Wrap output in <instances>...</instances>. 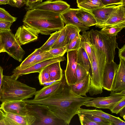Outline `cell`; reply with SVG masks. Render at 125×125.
I'll use <instances>...</instances> for the list:
<instances>
[{
    "instance_id": "cell-21",
    "label": "cell",
    "mask_w": 125,
    "mask_h": 125,
    "mask_svg": "<svg viewBox=\"0 0 125 125\" xmlns=\"http://www.w3.org/2000/svg\"><path fill=\"white\" fill-rule=\"evenodd\" d=\"M91 76L89 73L82 80L71 85L72 91L78 95L87 96L86 94L89 92L90 87Z\"/></svg>"
},
{
    "instance_id": "cell-50",
    "label": "cell",
    "mask_w": 125,
    "mask_h": 125,
    "mask_svg": "<svg viewBox=\"0 0 125 125\" xmlns=\"http://www.w3.org/2000/svg\"><path fill=\"white\" fill-rule=\"evenodd\" d=\"M5 52L4 45L1 42L0 37V53Z\"/></svg>"
},
{
    "instance_id": "cell-48",
    "label": "cell",
    "mask_w": 125,
    "mask_h": 125,
    "mask_svg": "<svg viewBox=\"0 0 125 125\" xmlns=\"http://www.w3.org/2000/svg\"><path fill=\"white\" fill-rule=\"evenodd\" d=\"M3 69L0 65V99L1 97L2 86V79L3 76Z\"/></svg>"
},
{
    "instance_id": "cell-20",
    "label": "cell",
    "mask_w": 125,
    "mask_h": 125,
    "mask_svg": "<svg viewBox=\"0 0 125 125\" xmlns=\"http://www.w3.org/2000/svg\"><path fill=\"white\" fill-rule=\"evenodd\" d=\"M63 81V77L61 81L55 82L50 84L44 86L42 89L36 91L34 94L35 97L33 99L40 100L48 97L59 88Z\"/></svg>"
},
{
    "instance_id": "cell-29",
    "label": "cell",
    "mask_w": 125,
    "mask_h": 125,
    "mask_svg": "<svg viewBox=\"0 0 125 125\" xmlns=\"http://www.w3.org/2000/svg\"><path fill=\"white\" fill-rule=\"evenodd\" d=\"M125 27V23H122L104 26L102 28L100 31L109 36H116L118 33Z\"/></svg>"
},
{
    "instance_id": "cell-57",
    "label": "cell",
    "mask_w": 125,
    "mask_h": 125,
    "mask_svg": "<svg viewBox=\"0 0 125 125\" xmlns=\"http://www.w3.org/2000/svg\"></svg>"
},
{
    "instance_id": "cell-18",
    "label": "cell",
    "mask_w": 125,
    "mask_h": 125,
    "mask_svg": "<svg viewBox=\"0 0 125 125\" xmlns=\"http://www.w3.org/2000/svg\"><path fill=\"white\" fill-rule=\"evenodd\" d=\"M6 125H32L35 120L33 116L28 114L22 116L9 112H4Z\"/></svg>"
},
{
    "instance_id": "cell-56",
    "label": "cell",
    "mask_w": 125,
    "mask_h": 125,
    "mask_svg": "<svg viewBox=\"0 0 125 125\" xmlns=\"http://www.w3.org/2000/svg\"><path fill=\"white\" fill-rule=\"evenodd\" d=\"M1 110V108L0 107V110Z\"/></svg>"
},
{
    "instance_id": "cell-55",
    "label": "cell",
    "mask_w": 125,
    "mask_h": 125,
    "mask_svg": "<svg viewBox=\"0 0 125 125\" xmlns=\"http://www.w3.org/2000/svg\"><path fill=\"white\" fill-rule=\"evenodd\" d=\"M121 4L123 6H125V0H121Z\"/></svg>"
},
{
    "instance_id": "cell-47",
    "label": "cell",
    "mask_w": 125,
    "mask_h": 125,
    "mask_svg": "<svg viewBox=\"0 0 125 125\" xmlns=\"http://www.w3.org/2000/svg\"><path fill=\"white\" fill-rule=\"evenodd\" d=\"M113 125H125V122L119 117H116L112 120Z\"/></svg>"
},
{
    "instance_id": "cell-3",
    "label": "cell",
    "mask_w": 125,
    "mask_h": 125,
    "mask_svg": "<svg viewBox=\"0 0 125 125\" xmlns=\"http://www.w3.org/2000/svg\"><path fill=\"white\" fill-rule=\"evenodd\" d=\"M36 89L12 78L3 75L1 95L2 102L23 100L32 97Z\"/></svg>"
},
{
    "instance_id": "cell-14",
    "label": "cell",
    "mask_w": 125,
    "mask_h": 125,
    "mask_svg": "<svg viewBox=\"0 0 125 125\" xmlns=\"http://www.w3.org/2000/svg\"><path fill=\"white\" fill-rule=\"evenodd\" d=\"M26 104L23 100L4 102L0 104V107L4 112L25 116L28 115Z\"/></svg>"
},
{
    "instance_id": "cell-40",
    "label": "cell",
    "mask_w": 125,
    "mask_h": 125,
    "mask_svg": "<svg viewBox=\"0 0 125 125\" xmlns=\"http://www.w3.org/2000/svg\"><path fill=\"white\" fill-rule=\"evenodd\" d=\"M49 52L55 57L63 56L66 52V46L51 49L49 51Z\"/></svg>"
},
{
    "instance_id": "cell-16",
    "label": "cell",
    "mask_w": 125,
    "mask_h": 125,
    "mask_svg": "<svg viewBox=\"0 0 125 125\" xmlns=\"http://www.w3.org/2000/svg\"><path fill=\"white\" fill-rule=\"evenodd\" d=\"M78 9L70 8L60 14L64 23L75 26L83 32L89 29V27L83 24L77 17L76 13Z\"/></svg>"
},
{
    "instance_id": "cell-36",
    "label": "cell",
    "mask_w": 125,
    "mask_h": 125,
    "mask_svg": "<svg viewBox=\"0 0 125 125\" xmlns=\"http://www.w3.org/2000/svg\"><path fill=\"white\" fill-rule=\"evenodd\" d=\"M81 40L80 34L73 39L68 45H66V52L72 50H78L80 48Z\"/></svg>"
},
{
    "instance_id": "cell-34",
    "label": "cell",
    "mask_w": 125,
    "mask_h": 125,
    "mask_svg": "<svg viewBox=\"0 0 125 125\" xmlns=\"http://www.w3.org/2000/svg\"><path fill=\"white\" fill-rule=\"evenodd\" d=\"M55 57H56L52 55L49 51H43L37 55L32 66L38 63Z\"/></svg>"
},
{
    "instance_id": "cell-8",
    "label": "cell",
    "mask_w": 125,
    "mask_h": 125,
    "mask_svg": "<svg viewBox=\"0 0 125 125\" xmlns=\"http://www.w3.org/2000/svg\"><path fill=\"white\" fill-rule=\"evenodd\" d=\"M110 95L106 97L94 98L92 100L84 102V105L110 110L117 103L125 97V90L120 92L111 91Z\"/></svg>"
},
{
    "instance_id": "cell-27",
    "label": "cell",
    "mask_w": 125,
    "mask_h": 125,
    "mask_svg": "<svg viewBox=\"0 0 125 125\" xmlns=\"http://www.w3.org/2000/svg\"><path fill=\"white\" fill-rule=\"evenodd\" d=\"M78 113L84 115L89 114L97 115L107 119L112 123V120L116 117L105 113L101 110L96 109H85L80 107L78 111Z\"/></svg>"
},
{
    "instance_id": "cell-45",
    "label": "cell",
    "mask_w": 125,
    "mask_h": 125,
    "mask_svg": "<svg viewBox=\"0 0 125 125\" xmlns=\"http://www.w3.org/2000/svg\"><path fill=\"white\" fill-rule=\"evenodd\" d=\"M104 6L121 4V0H101Z\"/></svg>"
},
{
    "instance_id": "cell-1",
    "label": "cell",
    "mask_w": 125,
    "mask_h": 125,
    "mask_svg": "<svg viewBox=\"0 0 125 125\" xmlns=\"http://www.w3.org/2000/svg\"><path fill=\"white\" fill-rule=\"evenodd\" d=\"M94 98L78 95L72 91L71 86L67 83L64 75L63 81L59 88L45 98L39 100L33 99L23 100L27 104H37L47 106L59 118L68 125L73 117L77 114L80 107L85 102Z\"/></svg>"
},
{
    "instance_id": "cell-44",
    "label": "cell",
    "mask_w": 125,
    "mask_h": 125,
    "mask_svg": "<svg viewBox=\"0 0 125 125\" xmlns=\"http://www.w3.org/2000/svg\"><path fill=\"white\" fill-rule=\"evenodd\" d=\"M43 0H26L25 5L27 9H29L35 7L42 2Z\"/></svg>"
},
{
    "instance_id": "cell-7",
    "label": "cell",
    "mask_w": 125,
    "mask_h": 125,
    "mask_svg": "<svg viewBox=\"0 0 125 125\" xmlns=\"http://www.w3.org/2000/svg\"><path fill=\"white\" fill-rule=\"evenodd\" d=\"M0 37L6 52L10 56L21 62L25 52L11 31H0Z\"/></svg>"
},
{
    "instance_id": "cell-43",
    "label": "cell",
    "mask_w": 125,
    "mask_h": 125,
    "mask_svg": "<svg viewBox=\"0 0 125 125\" xmlns=\"http://www.w3.org/2000/svg\"><path fill=\"white\" fill-rule=\"evenodd\" d=\"M26 3L25 0H9L8 4L11 6L20 8Z\"/></svg>"
},
{
    "instance_id": "cell-51",
    "label": "cell",
    "mask_w": 125,
    "mask_h": 125,
    "mask_svg": "<svg viewBox=\"0 0 125 125\" xmlns=\"http://www.w3.org/2000/svg\"><path fill=\"white\" fill-rule=\"evenodd\" d=\"M5 118V114L2 110H0V121L4 119Z\"/></svg>"
},
{
    "instance_id": "cell-22",
    "label": "cell",
    "mask_w": 125,
    "mask_h": 125,
    "mask_svg": "<svg viewBox=\"0 0 125 125\" xmlns=\"http://www.w3.org/2000/svg\"><path fill=\"white\" fill-rule=\"evenodd\" d=\"M60 62H57L48 66L50 79L52 83L61 81L63 74Z\"/></svg>"
},
{
    "instance_id": "cell-10",
    "label": "cell",
    "mask_w": 125,
    "mask_h": 125,
    "mask_svg": "<svg viewBox=\"0 0 125 125\" xmlns=\"http://www.w3.org/2000/svg\"><path fill=\"white\" fill-rule=\"evenodd\" d=\"M77 50H72L67 52V64L64 71V76L66 82L70 86L77 82L76 68Z\"/></svg>"
},
{
    "instance_id": "cell-26",
    "label": "cell",
    "mask_w": 125,
    "mask_h": 125,
    "mask_svg": "<svg viewBox=\"0 0 125 125\" xmlns=\"http://www.w3.org/2000/svg\"><path fill=\"white\" fill-rule=\"evenodd\" d=\"M66 36L64 42L65 46L68 45L75 37L80 35V30L74 25L66 24L64 26Z\"/></svg>"
},
{
    "instance_id": "cell-30",
    "label": "cell",
    "mask_w": 125,
    "mask_h": 125,
    "mask_svg": "<svg viewBox=\"0 0 125 125\" xmlns=\"http://www.w3.org/2000/svg\"><path fill=\"white\" fill-rule=\"evenodd\" d=\"M42 51L40 48L36 49L31 54L29 55L19 66L15 69L19 70H22L31 66L37 55Z\"/></svg>"
},
{
    "instance_id": "cell-52",
    "label": "cell",
    "mask_w": 125,
    "mask_h": 125,
    "mask_svg": "<svg viewBox=\"0 0 125 125\" xmlns=\"http://www.w3.org/2000/svg\"><path fill=\"white\" fill-rule=\"evenodd\" d=\"M9 0H0V4H8Z\"/></svg>"
},
{
    "instance_id": "cell-28",
    "label": "cell",
    "mask_w": 125,
    "mask_h": 125,
    "mask_svg": "<svg viewBox=\"0 0 125 125\" xmlns=\"http://www.w3.org/2000/svg\"><path fill=\"white\" fill-rule=\"evenodd\" d=\"M77 6L79 8L90 12L93 10L104 6L101 0H86L77 4Z\"/></svg>"
},
{
    "instance_id": "cell-53",
    "label": "cell",
    "mask_w": 125,
    "mask_h": 125,
    "mask_svg": "<svg viewBox=\"0 0 125 125\" xmlns=\"http://www.w3.org/2000/svg\"><path fill=\"white\" fill-rule=\"evenodd\" d=\"M5 122L4 119L0 121V125H5Z\"/></svg>"
},
{
    "instance_id": "cell-19",
    "label": "cell",
    "mask_w": 125,
    "mask_h": 125,
    "mask_svg": "<svg viewBox=\"0 0 125 125\" xmlns=\"http://www.w3.org/2000/svg\"><path fill=\"white\" fill-rule=\"evenodd\" d=\"M122 23H125V6L121 4L118 5L106 21L99 28Z\"/></svg>"
},
{
    "instance_id": "cell-42",
    "label": "cell",
    "mask_w": 125,
    "mask_h": 125,
    "mask_svg": "<svg viewBox=\"0 0 125 125\" xmlns=\"http://www.w3.org/2000/svg\"><path fill=\"white\" fill-rule=\"evenodd\" d=\"M13 22L0 19V31H11L10 28Z\"/></svg>"
},
{
    "instance_id": "cell-13",
    "label": "cell",
    "mask_w": 125,
    "mask_h": 125,
    "mask_svg": "<svg viewBox=\"0 0 125 125\" xmlns=\"http://www.w3.org/2000/svg\"><path fill=\"white\" fill-rule=\"evenodd\" d=\"M119 66L114 61L106 63L103 75V89L108 91H111L114 79Z\"/></svg>"
},
{
    "instance_id": "cell-37",
    "label": "cell",
    "mask_w": 125,
    "mask_h": 125,
    "mask_svg": "<svg viewBox=\"0 0 125 125\" xmlns=\"http://www.w3.org/2000/svg\"><path fill=\"white\" fill-rule=\"evenodd\" d=\"M79 120L82 125H100V124L94 122L87 117L84 115L78 113Z\"/></svg>"
},
{
    "instance_id": "cell-12",
    "label": "cell",
    "mask_w": 125,
    "mask_h": 125,
    "mask_svg": "<svg viewBox=\"0 0 125 125\" xmlns=\"http://www.w3.org/2000/svg\"><path fill=\"white\" fill-rule=\"evenodd\" d=\"M38 34L35 30L23 25L18 28L14 36L21 46L36 41Z\"/></svg>"
},
{
    "instance_id": "cell-17",
    "label": "cell",
    "mask_w": 125,
    "mask_h": 125,
    "mask_svg": "<svg viewBox=\"0 0 125 125\" xmlns=\"http://www.w3.org/2000/svg\"><path fill=\"white\" fill-rule=\"evenodd\" d=\"M120 63L114 79L111 91L115 93L125 90V60L120 59Z\"/></svg>"
},
{
    "instance_id": "cell-33",
    "label": "cell",
    "mask_w": 125,
    "mask_h": 125,
    "mask_svg": "<svg viewBox=\"0 0 125 125\" xmlns=\"http://www.w3.org/2000/svg\"><path fill=\"white\" fill-rule=\"evenodd\" d=\"M66 36L65 27L64 26L60 30V33L55 43L52 47L51 49L65 46L64 42Z\"/></svg>"
},
{
    "instance_id": "cell-38",
    "label": "cell",
    "mask_w": 125,
    "mask_h": 125,
    "mask_svg": "<svg viewBox=\"0 0 125 125\" xmlns=\"http://www.w3.org/2000/svg\"><path fill=\"white\" fill-rule=\"evenodd\" d=\"M89 73L84 68L77 64L76 68L77 82L83 79Z\"/></svg>"
},
{
    "instance_id": "cell-2",
    "label": "cell",
    "mask_w": 125,
    "mask_h": 125,
    "mask_svg": "<svg viewBox=\"0 0 125 125\" xmlns=\"http://www.w3.org/2000/svg\"><path fill=\"white\" fill-rule=\"evenodd\" d=\"M22 21L24 25L43 35H50L64 26L60 14L37 9L28 10Z\"/></svg>"
},
{
    "instance_id": "cell-35",
    "label": "cell",
    "mask_w": 125,
    "mask_h": 125,
    "mask_svg": "<svg viewBox=\"0 0 125 125\" xmlns=\"http://www.w3.org/2000/svg\"><path fill=\"white\" fill-rule=\"evenodd\" d=\"M84 115L91 120L99 123L101 125H113L112 122L101 117L92 114H87Z\"/></svg>"
},
{
    "instance_id": "cell-31",
    "label": "cell",
    "mask_w": 125,
    "mask_h": 125,
    "mask_svg": "<svg viewBox=\"0 0 125 125\" xmlns=\"http://www.w3.org/2000/svg\"><path fill=\"white\" fill-rule=\"evenodd\" d=\"M60 33V30L51 33L50 36L40 49L42 51H47L50 50L55 43Z\"/></svg>"
},
{
    "instance_id": "cell-11",
    "label": "cell",
    "mask_w": 125,
    "mask_h": 125,
    "mask_svg": "<svg viewBox=\"0 0 125 125\" xmlns=\"http://www.w3.org/2000/svg\"><path fill=\"white\" fill-rule=\"evenodd\" d=\"M70 8V5L66 2L60 0H48L42 2L38 5L28 9H37L47 10L61 14Z\"/></svg>"
},
{
    "instance_id": "cell-15",
    "label": "cell",
    "mask_w": 125,
    "mask_h": 125,
    "mask_svg": "<svg viewBox=\"0 0 125 125\" xmlns=\"http://www.w3.org/2000/svg\"><path fill=\"white\" fill-rule=\"evenodd\" d=\"M118 6L113 5L104 6L90 12L94 16L97 22L95 27L99 28L103 25Z\"/></svg>"
},
{
    "instance_id": "cell-23",
    "label": "cell",
    "mask_w": 125,
    "mask_h": 125,
    "mask_svg": "<svg viewBox=\"0 0 125 125\" xmlns=\"http://www.w3.org/2000/svg\"><path fill=\"white\" fill-rule=\"evenodd\" d=\"M76 15L80 21L87 27H90L97 24L95 18L90 12L79 8Z\"/></svg>"
},
{
    "instance_id": "cell-24",
    "label": "cell",
    "mask_w": 125,
    "mask_h": 125,
    "mask_svg": "<svg viewBox=\"0 0 125 125\" xmlns=\"http://www.w3.org/2000/svg\"><path fill=\"white\" fill-rule=\"evenodd\" d=\"M77 64L84 68L87 72L91 68V63L88 56L84 49L80 47L77 50Z\"/></svg>"
},
{
    "instance_id": "cell-25",
    "label": "cell",
    "mask_w": 125,
    "mask_h": 125,
    "mask_svg": "<svg viewBox=\"0 0 125 125\" xmlns=\"http://www.w3.org/2000/svg\"><path fill=\"white\" fill-rule=\"evenodd\" d=\"M81 40L80 48H83L87 53L90 63L92 60V50L90 46L91 42L90 39L89 31L82 32L80 35Z\"/></svg>"
},
{
    "instance_id": "cell-4",
    "label": "cell",
    "mask_w": 125,
    "mask_h": 125,
    "mask_svg": "<svg viewBox=\"0 0 125 125\" xmlns=\"http://www.w3.org/2000/svg\"><path fill=\"white\" fill-rule=\"evenodd\" d=\"M92 60L91 68L92 76L90 77L89 92L91 96L100 94L103 92L102 77L106 62V56L102 51L96 49L91 43Z\"/></svg>"
},
{
    "instance_id": "cell-32",
    "label": "cell",
    "mask_w": 125,
    "mask_h": 125,
    "mask_svg": "<svg viewBox=\"0 0 125 125\" xmlns=\"http://www.w3.org/2000/svg\"><path fill=\"white\" fill-rule=\"evenodd\" d=\"M39 73L38 79L41 85L45 86L52 83L50 79L48 66Z\"/></svg>"
},
{
    "instance_id": "cell-9",
    "label": "cell",
    "mask_w": 125,
    "mask_h": 125,
    "mask_svg": "<svg viewBox=\"0 0 125 125\" xmlns=\"http://www.w3.org/2000/svg\"><path fill=\"white\" fill-rule=\"evenodd\" d=\"M65 60L64 57L59 56L38 63L23 70H19L15 68L12 71L13 74L10 76L12 78L17 80L20 76L23 75L34 73H39L43 69L51 64Z\"/></svg>"
},
{
    "instance_id": "cell-54",
    "label": "cell",
    "mask_w": 125,
    "mask_h": 125,
    "mask_svg": "<svg viewBox=\"0 0 125 125\" xmlns=\"http://www.w3.org/2000/svg\"><path fill=\"white\" fill-rule=\"evenodd\" d=\"M86 0H76V2L77 4H78Z\"/></svg>"
},
{
    "instance_id": "cell-58",
    "label": "cell",
    "mask_w": 125,
    "mask_h": 125,
    "mask_svg": "<svg viewBox=\"0 0 125 125\" xmlns=\"http://www.w3.org/2000/svg\"></svg>"
},
{
    "instance_id": "cell-41",
    "label": "cell",
    "mask_w": 125,
    "mask_h": 125,
    "mask_svg": "<svg viewBox=\"0 0 125 125\" xmlns=\"http://www.w3.org/2000/svg\"><path fill=\"white\" fill-rule=\"evenodd\" d=\"M124 107H125V97L117 103L110 110L112 113L118 114Z\"/></svg>"
},
{
    "instance_id": "cell-49",
    "label": "cell",
    "mask_w": 125,
    "mask_h": 125,
    "mask_svg": "<svg viewBox=\"0 0 125 125\" xmlns=\"http://www.w3.org/2000/svg\"><path fill=\"white\" fill-rule=\"evenodd\" d=\"M120 115L125 120V107L123 108L119 112Z\"/></svg>"
},
{
    "instance_id": "cell-39",
    "label": "cell",
    "mask_w": 125,
    "mask_h": 125,
    "mask_svg": "<svg viewBox=\"0 0 125 125\" xmlns=\"http://www.w3.org/2000/svg\"><path fill=\"white\" fill-rule=\"evenodd\" d=\"M17 19L11 15L4 9L0 7V19L13 22L16 21Z\"/></svg>"
},
{
    "instance_id": "cell-6",
    "label": "cell",
    "mask_w": 125,
    "mask_h": 125,
    "mask_svg": "<svg viewBox=\"0 0 125 125\" xmlns=\"http://www.w3.org/2000/svg\"><path fill=\"white\" fill-rule=\"evenodd\" d=\"M28 114L34 116L35 120L32 125H67L47 106L37 104H26Z\"/></svg>"
},
{
    "instance_id": "cell-46",
    "label": "cell",
    "mask_w": 125,
    "mask_h": 125,
    "mask_svg": "<svg viewBox=\"0 0 125 125\" xmlns=\"http://www.w3.org/2000/svg\"><path fill=\"white\" fill-rule=\"evenodd\" d=\"M118 55L120 59H122L125 60V45L121 48H118Z\"/></svg>"
},
{
    "instance_id": "cell-5",
    "label": "cell",
    "mask_w": 125,
    "mask_h": 125,
    "mask_svg": "<svg viewBox=\"0 0 125 125\" xmlns=\"http://www.w3.org/2000/svg\"><path fill=\"white\" fill-rule=\"evenodd\" d=\"M91 44L97 49L105 54L107 63L113 61L115 54V49L118 48L116 36H109L97 30L89 31Z\"/></svg>"
}]
</instances>
